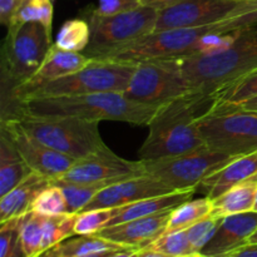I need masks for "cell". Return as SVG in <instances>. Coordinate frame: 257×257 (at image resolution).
I'll list each match as a JSON object with an SVG mask.
<instances>
[{
    "label": "cell",
    "instance_id": "ffe728a7",
    "mask_svg": "<svg viewBox=\"0 0 257 257\" xmlns=\"http://www.w3.org/2000/svg\"><path fill=\"white\" fill-rule=\"evenodd\" d=\"M52 183V178L32 172L10 192L0 197V223L22 217L32 210L37 196Z\"/></svg>",
    "mask_w": 257,
    "mask_h": 257
},
{
    "label": "cell",
    "instance_id": "603a6c76",
    "mask_svg": "<svg viewBox=\"0 0 257 257\" xmlns=\"http://www.w3.org/2000/svg\"><path fill=\"white\" fill-rule=\"evenodd\" d=\"M124 248L131 247H125L95 233V235H78V237H69L45 253L50 257H82L93 253L107 252V251H119Z\"/></svg>",
    "mask_w": 257,
    "mask_h": 257
},
{
    "label": "cell",
    "instance_id": "bcb514c9",
    "mask_svg": "<svg viewBox=\"0 0 257 257\" xmlns=\"http://www.w3.org/2000/svg\"><path fill=\"white\" fill-rule=\"evenodd\" d=\"M114 251H107V252H99V253H93V255H87L82 257H110Z\"/></svg>",
    "mask_w": 257,
    "mask_h": 257
},
{
    "label": "cell",
    "instance_id": "52a82bcc",
    "mask_svg": "<svg viewBox=\"0 0 257 257\" xmlns=\"http://www.w3.org/2000/svg\"><path fill=\"white\" fill-rule=\"evenodd\" d=\"M205 145L230 156L257 152V112L237 105H215L197 118Z\"/></svg>",
    "mask_w": 257,
    "mask_h": 257
},
{
    "label": "cell",
    "instance_id": "74e56055",
    "mask_svg": "<svg viewBox=\"0 0 257 257\" xmlns=\"http://www.w3.org/2000/svg\"><path fill=\"white\" fill-rule=\"evenodd\" d=\"M236 37H237V32L223 33V34L222 33L215 32L207 33V34L201 37L195 43V52H193V54L206 55L225 50L226 48H228L235 42Z\"/></svg>",
    "mask_w": 257,
    "mask_h": 257
},
{
    "label": "cell",
    "instance_id": "1f68e13d",
    "mask_svg": "<svg viewBox=\"0 0 257 257\" xmlns=\"http://www.w3.org/2000/svg\"><path fill=\"white\" fill-rule=\"evenodd\" d=\"M145 248L157 251L168 257H183L196 253L192 250L186 230L163 232L157 240Z\"/></svg>",
    "mask_w": 257,
    "mask_h": 257
},
{
    "label": "cell",
    "instance_id": "8fae6325",
    "mask_svg": "<svg viewBox=\"0 0 257 257\" xmlns=\"http://www.w3.org/2000/svg\"><path fill=\"white\" fill-rule=\"evenodd\" d=\"M210 32L216 33L215 24L201 28L153 32L107 53L99 59L138 63L150 59H170L192 55L195 52V43Z\"/></svg>",
    "mask_w": 257,
    "mask_h": 257
},
{
    "label": "cell",
    "instance_id": "816d5d0a",
    "mask_svg": "<svg viewBox=\"0 0 257 257\" xmlns=\"http://www.w3.org/2000/svg\"><path fill=\"white\" fill-rule=\"evenodd\" d=\"M40 257H50V256H48L47 253H44V255H42V256H40Z\"/></svg>",
    "mask_w": 257,
    "mask_h": 257
},
{
    "label": "cell",
    "instance_id": "e0dca14e",
    "mask_svg": "<svg viewBox=\"0 0 257 257\" xmlns=\"http://www.w3.org/2000/svg\"><path fill=\"white\" fill-rule=\"evenodd\" d=\"M90 62H92V58H88L83 53L68 52L53 44L37 73L28 82L19 85L17 89L10 93L9 104L44 83L52 82L58 78L65 77V75L83 69Z\"/></svg>",
    "mask_w": 257,
    "mask_h": 257
},
{
    "label": "cell",
    "instance_id": "c3c4849f",
    "mask_svg": "<svg viewBox=\"0 0 257 257\" xmlns=\"http://www.w3.org/2000/svg\"><path fill=\"white\" fill-rule=\"evenodd\" d=\"M183 257H207V256H205V255H202V253H201V252H198V253H192V255L183 256Z\"/></svg>",
    "mask_w": 257,
    "mask_h": 257
},
{
    "label": "cell",
    "instance_id": "f35d334b",
    "mask_svg": "<svg viewBox=\"0 0 257 257\" xmlns=\"http://www.w3.org/2000/svg\"><path fill=\"white\" fill-rule=\"evenodd\" d=\"M140 7H142V0H98V5L93 8V12L100 17H110Z\"/></svg>",
    "mask_w": 257,
    "mask_h": 257
},
{
    "label": "cell",
    "instance_id": "6da1fadb",
    "mask_svg": "<svg viewBox=\"0 0 257 257\" xmlns=\"http://www.w3.org/2000/svg\"><path fill=\"white\" fill-rule=\"evenodd\" d=\"M5 114H29L37 117H70L102 122L114 120L135 125H150L162 105L137 102L123 92H102L65 97L32 98L12 103Z\"/></svg>",
    "mask_w": 257,
    "mask_h": 257
},
{
    "label": "cell",
    "instance_id": "5bb4252c",
    "mask_svg": "<svg viewBox=\"0 0 257 257\" xmlns=\"http://www.w3.org/2000/svg\"><path fill=\"white\" fill-rule=\"evenodd\" d=\"M240 0H182L158 10L155 32L213 25L225 20Z\"/></svg>",
    "mask_w": 257,
    "mask_h": 257
},
{
    "label": "cell",
    "instance_id": "cb8c5ba5",
    "mask_svg": "<svg viewBox=\"0 0 257 257\" xmlns=\"http://www.w3.org/2000/svg\"><path fill=\"white\" fill-rule=\"evenodd\" d=\"M257 183L247 180L212 200V215L226 217L253 210Z\"/></svg>",
    "mask_w": 257,
    "mask_h": 257
},
{
    "label": "cell",
    "instance_id": "277c9868",
    "mask_svg": "<svg viewBox=\"0 0 257 257\" xmlns=\"http://www.w3.org/2000/svg\"><path fill=\"white\" fill-rule=\"evenodd\" d=\"M5 115L15 117L20 125L39 142L75 161L107 146L99 132L100 122L70 117Z\"/></svg>",
    "mask_w": 257,
    "mask_h": 257
},
{
    "label": "cell",
    "instance_id": "d6986e66",
    "mask_svg": "<svg viewBox=\"0 0 257 257\" xmlns=\"http://www.w3.org/2000/svg\"><path fill=\"white\" fill-rule=\"evenodd\" d=\"M257 173V152L240 156L206 177L196 188L210 200L220 197L235 186L250 180Z\"/></svg>",
    "mask_w": 257,
    "mask_h": 257
},
{
    "label": "cell",
    "instance_id": "8992f818",
    "mask_svg": "<svg viewBox=\"0 0 257 257\" xmlns=\"http://www.w3.org/2000/svg\"><path fill=\"white\" fill-rule=\"evenodd\" d=\"M52 45V33L37 22L8 28L2 47V77L9 94L37 73Z\"/></svg>",
    "mask_w": 257,
    "mask_h": 257
},
{
    "label": "cell",
    "instance_id": "f907efd6",
    "mask_svg": "<svg viewBox=\"0 0 257 257\" xmlns=\"http://www.w3.org/2000/svg\"><path fill=\"white\" fill-rule=\"evenodd\" d=\"M250 181H252V182H255V183H257V173H255V175L252 176V177L250 178Z\"/></svg>",
    "mask_w": 257,
    "mask_h": 257
},
{
    "label": "cell",
    "instance_id": "83f0119b",
    "mask_svg": "<svg viewBox=\"0 0 257 257\" xmlns=\"http://www.w3.org/2000/svg\"><path fill=\"white\" fill-rule=\"evenodd\" d=\"M257 97V69L238 78L212 97L215 105H237Z\"/></svg>",
    "mask_w": 257,
    "mask_h": 257
},
{
    "label": "cell",
    "instance_id": "4fadbf2b",
    "mask_svg": "<svg viewBox=\"0 0 257 257\" xmlns=\"http://www.w3.org/2000/svg\"><path fill=\"white\" fill-rule=\"evenodd\" d=\"M145 175L143 161H128L115 155L108 146L77 160L59 177L73 183H97L102 181H123Z\"/></svg>",
    "mask_w": 257,
    "mask_h": 257
},
{
    "label": "cell",
    "instance_id": "484cf974",
    "mask_svg": "<svg viewBox=\"0 0 257 257\" xmlns=\"http://www.w3.org/2000/svg\"><path fill=\"white\" fill-rule=\"evenodd\" d=\"M212 200L207 197L188 200L175 207L171 213L165 232L177 230H187L193 223L198 222L212 212Z\"/></svg>",
    "mask_w": 257,
    "mask_h": 257
},
{
    "label": "cell",
    "instance_id": "5b68a950",
    "mask_svg": "<svg viewBox=\"0 0 257 257\" xmlns=\"http://www.w3.org/2000/svg\"><path fill=\"white\" fill-rule=\"evenodd\" d=\"M137 63L112 59H92L83 69L44 83L15 102L32 98L83 95L102 92H124ZM13 102V103H15ZM12 104V103H10Z\"/></svg>",
    "mask_w": 257,
    "mask_h": 257
},
{
    "label": "cell",
    "instance_id": "8d00e7d4",
    "mask_svg": "<svg viewBox=\"0 0 257 257\" xmlns=\"http://www.w3.org/2000/svg\"><path fill=\"white\" fill-rule=\"evenodd\" d=\"M22 217L0 223V257H27L20 238Z\"/></svg>",
    "mask_w": 257,
    "mask_h": 257
},
{
    "label": "cell",
    "instance_id": "44dd1931",
    "mask_svg": "<svg viewBox=\"0 0 257 257\" xmlns=\"http://www.w3.org/2000/svg\"><path fill=\"white\" fill-rule=\"evenodd\" d=\"M195 192L196 191H178V192L146 198V200L137 201V202L131 203V205L122 206V207L118 208L117 215L108 222L107 227L156 215V213L170 210V208H175L181 203L191 200Z\"/></svg>",
    "mask_w": 257,
    "mask_h": 257
},
{
    "label": "cell",
    "instance_id": "836d02e7",
    "mask_svg": "<svg viewBox=\"0 0 257 257\" xmlns=\"http://www.w3.org/2000/svg\"><path fill=\"white\" fill-rule=\"evenodd\" d=\"M30 211H34L43 216H57L69 213L64 192L59 186L53 183V180L52 183L37 196Z\"/></svg>",
    "mask_w": 257,
    "mask_h": 257
},
{
    "label": "cell",
    "instance_id": "7402d4cb",
    "mask_svg": "<svg viewBox=\"0 0 257 257\" xmlns=\"http://www.w3.org/2000/svg\"><path fill=\"white\" fill-rule=\"evenodd\" d=\"M32 172L12 141L0 133V197L10 192Z\"/></svg>",
    "mask_w": 257,
    "mask_h": 257
},
{
    "label": "cell",
    "instance_id": "d6a6232c",
    "mask_svg": "<svg viewBox=\"0 0 257 257\" xmlns=\"http://www.w3.org/2000/svg\"><path fill=\"white\" fill-rule=\"evenodd\" d=\"M53 14H54V8L52 0H27L10 25L37 22L42 24L48 32L52 33Z\"/></svg>",
    "mask_w": 257,
    "mask_h": 257
},
{
    "label": "cell",
    "instance_id": "4dcf8cb0",
    "mask_svg": "<svg viewBox=\"0 0 257 257\" xmlns=\"http://www.w3.org/2000/svg\"><path fill=\"white\" fill-rule=\"evenodd\" d=\"M253 27H257V0H240L225 20L215 24L216 33L222 34Z\"/></svg>",
    "mask_w": 257,
    "mask_h": 257
},
{
    "label": "cell",
    "instance_id": "60d3db41",
    "mask_svg": "<svg viewBox=\"0 0 257 257\" xmlns=\"http://www.w3.org/2000/svg\"><path fill=\"white\" fill-rule=\"evenodd\" d=\"M222 257H257V243H247Z\"/></svg>",
    "mask_w": 257,
    "mask_h": 257
},
{
    "label": "cell",
    "instance_id": "7dc6e473",
    "mask_svg": "<svg viewBox=\"0 0 257 257\" xmlns=\"http://www.w3.org/2000/svg\"><path fill=\"white\" fill-rule=\"evenodd\" d=\"M247 243H257V230L251 235V237L248 238Z\"/></svg>",
    "mask_w": 257,
    "mask_h": 257
},
{
    "label": "cell",
    "instance_id": "e575fe53",
    "mask_svg": "<svg viewBox=\"0 0 257 257\" xmlns=\"http://www.w3.org/2000/svg\"><path fill=\"white\" fill-rule=\"evenodd\" d=\"M118 208H95L78 213L75 221V235H95L107 227L108 222L117 215Z\"/></svg>",
    "mask_w": 257,
    "mask_h": 257
},
{
    "label": "cell",
    "instance_id": "7a4b0ae2",
    "mask_svg": "<svg viewBox=\"0 0 257 257\" xmlns=\"http://www.w3.org/2000/svg\"><path fill=\"white\" fill-rule=\"evenodd\" d=\"M211 104L210 98L197 93L163 104L148 125V136L138 151V158L150 161L173 157L206 146L197 118Z\"/></svg>",
    "mask_w": 257,
    "mask_h": 257
},
{
    "label": "cell",
    "instance_id": "9c48e42d",
    "mask_svg": "<svg viewBox=\"0 0 257 257\" xmlns=\"http://www.w3.org/2000/svg\"><path fill=\"white\" fill-rule=\"evenodd\" d=\"M236 158L227 153L203 146L173 157L143 161L145 175L161 181L173 191H196L211 173Z\"/></svg>",
    "mask_w": 257,
    "mask_h": 257
},
{
    "label": "cell",
    "instance_id": "d590c367",
    "mask_svg": "<svg viewBox=\"0 0 257 257\" xmlns=\"http://www.w3.org/2000/svg\"><path fill=\"white\" fill-rule=\"evenodd\" d=\"M223 217L216 215H208L200 220L198 222L193 223L192 226L187 228V236L190 240L192 250L196 253L201 252L203 248L206 247L208 242L213 238L216 235L217 230L220 228L221 223H222Z\"/></svg>",
    "mask_w": 257,
    "mask_h": 257
},
{
    "label": "cell",
    "instance_id": "ba28073f",
    "mask_svg": "<svg viewBox=\"0 0 257 257\" xmlns=\"http://www.w3.org/2000/svg\"><path fill=\"white\" fill-rule=\"evenodd\" d=\"M157 15V9L145 5L110 17L97 15L93 7H88L82 12V17L89 23L90 42L83 54L99 59L112 50L151 34L155 32Z\"/></svg>",
    "mask_w": 257,
    "mask_h": 257
},
{
    "label": "cell",
    "instance_id": "9a60e30c",
    "mask_svg": "<svg viewBox=\"0 0 257 257\" xmlns=\"http://www.w3.org/2000/svg\"><path fill=\"white\" fill-rule=\"evenodd\" d=\"M172 192H176V191L151 176H138V177L119 181L105 187L104 190L95 195V197L85 206L83 211L122 207V206L131 205L137 201Z\"/></svg>",
    "mask_w": 257,
    "mask_h": 257
},
{
    "label": "cell",
    "instance_id": "d4e9b609",
    "mask_svg": "<svg viewBox=\"0 0 257 257\" xmlns=\"http://www.w3.org/2000/svg\"><path fill=\"white\" fill-rule=\"evenodd\" d=\"M115 182H119V181L109 180L97 183H73L63 181L60 178L53 180V183L59 186L63 190V192H64L69 213L82 212L85 208V206L95 197L98 192H100L105 187Z\"/></svg>",
    "mask_w": 257,
    "mask_h": 257
},
{
    "label": "cell",
    "instance_id": "4316f807",
    "mask_svg": "<svg viewBox=\"0 0 257 257\" xmlns=\"http://www.w3.org/2000/svg\"><path fill=\"white\" fill-rule=\"evenodd\" d=\"M90 42L89 23L83 18L67 20L60 27L54 44L68 52L83 53Z\"/></svg>",
    "mask_w": 257,
    "mask_h": 257
},
{
    "label": "cell",
    "instance_id": "f6af8a7d",
    "mask_svg": "<svg viewBox=\"0 0 257 257\" xmlns=\"http://www.w3.org/2000/svg\"><path fill=\"white\" fill-rule=\"evenodd\" d=\"M140 257H168V256L163 255V253L161 252H157V251L150 250V248H142V250H141Z\"/></svg>",
    "mask_w": 257,
    "mask_h": 257
},
{
    "label": "cell",
    "instance_id": "7bdbcfd3",
    "mask_svg": "<svg viewBox=\"0 0 257 257\" xmlns=\"http://www.w3.org/2000/svg\"><path fill=\"white\" fill-rule=\"evenodd\" d=\"M142 248H124V250L114 251L110 257H140Z\"/></svg>",
    "mask_w": 257,
    "mask_h": 257
},
{
    "label": "cell",
    "instance_id": "7c38bea8",
    "mask_svg": "<svg viewBox=\"0 0 257 257\" xmlns=\"http://www.w3.org/2000/svg\"><path fill=\"white\" fill-rule=\"evenodd\" d=\"M0 127V132L4 133L12 141L33 172L55 180L62 177L75 162L74 158L63 155L39 142L37 138L28 133L13 115H2Z\"/></svg>",
    "mask_w": 257,
    "mask_h": 257
},
{
    "label": "cell",
    "instance_id": "f1b7e54d",
    "mask_svg": "<svg viewBox=\"0 0 257 257\" xmlns=\"http://www.w3.org/2000/svg\"><path fill=\"white\" fill-rule=\"evenodd\" d=\"M78 213H63L57 216H45L43 231V255L58 243L75 235V221Z\"/></svg>",
    "mask_w": 257,
    "mask_h": 257
},
{
    "label": "cell",
    "instance_id": "3957f363",
    "mask_svg": "<svg viewBox=\"0 0 257 257\" xmlns=\"http://www.w3.org/2000/svg\"><path fill=\"white\" fill-rule=\"evenodd\" d=\"M191 93L210 98L257 69V27L237 30L235 42L213 54L177 58Z\"/></svg>",
    "mask_w": 257,
    "mask_h": 257
},
{
    "label": "cell",
    "instance_id": "ac0fdd59",
    "mask_svg": "<svg viewBox=\"0 0 257 257\" xmlns=\"http://www.w3.org/2000/svg\"><path fill=\"white\" fill-rule=\"evenodd\" d=\"M257 230V212L248 211L223 217L212 240L201 253L207 257H222L226 253L247 245L248 238Z\"/></svg>",
    "mask_w": 257,
    "mask_h": 257
},
{
    "label": "cell",
    "instance_id": "f546056e",
    "mask_svg": "<svg viewBox=\"0 0 257 257\" xmlns=\"http://www.w3.org/2000/svg\"><path fill=\"white\" fill-rule=\"evenodd\" d=\"M45 216L29 211L22 216L20 238L27 257H40L43 255V231Z\"/></svg>",
    "mask_w": 257,
    "mask_h": 257
},
{
    "label": "cell",
    "instance_id": "ab89813d",
    "mask_svg": "<svg viewBox=\"0 0 257 257\" xmlns=\"http://www.w3.org/2000/svg\"><path fill=\"white\" fill-rule=\"evenodd\" d=\"M27 0H0V23L9 27Z\"/></svg>",
    "mask_w": 257,
    "mask_h": 257
},
{
    "label": "cell",
    "instance_id": "b9f144b4",
    "mask_svg": "<svg viewBox=\"0 0 257 257\" xmlns=\"http://www.w3.org/2000/svg\"><path fill=\"white\" fill-rule=\"evenodd\" d=\"M180 2H182V0H142V5L161 10L167 7H171L173 4H177Z\"/></svg>",
    "mask_w": 257,
    "mask_h": 257
},
{
    "label": "cell",
    "instance_id": "681fc988",
    "mask_svg": "<svg viewBox=\"0 0 257 257\" xmlns=\"http://www.w3.org/2000/svg\"><path fill=\"white\" fill-rule=\"evenodd\" d=\"M252 211H256L257 212V191H256V197H255V203H253V210Z\"/></svg>",
    "mask_w": 257,
    "mask_h": 257
},
{
    "label": "cell",
    "instance_id": "30bf717a",
    "mask_svg": "<svg viewBox=\"0 0 257 257\" xmlns=\"http://www.w3.org/2000/svg\"><path fill=\"white\" fill-rule=\"evenodd\" d=\"M123 93L137 102L163 105L191 92L178 59L170 58L138 62Z\"/></svg>",
    "mask_w": 257,
    "mask_h": 257
},
{
    "label": "cell",
    "instance_id": "2e32d148",
    "mask_svg": "<svg viewBox=\"0 0 257 257\" xmlns=\"http://www.w3.org/2000/svg\"><path fill=\"white\" fill-rule=\"evenodd\" d=\"M173 208L100 230L97 235L131 248H145L166 231Z\"/></svg>",
    "mask_w": 257,
    "mask_h": 257
},
{
    "label": "cell",
    "instance_id": "ee69618b",
    "mask_svg": "<svg viewBox=\"0 0 257 257\" xmlns=\"http://www.w3.org/2000/svg\"><path fill=\"white\" fill-rule=\"evenodd\" d=\"M237 107L243 108L246 110H253V112H257V97L251 98V99L245 100V102L237 104Z\"/></svg>",
    "mask_w": 257,
    "mask_h": 257
}]
</instances>
